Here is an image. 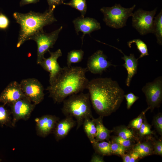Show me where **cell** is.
Masks as SVG:
<instances>
[{"instance_id": "1", "label": "cell", "mask_w": 162, "mask_h": 162, "mask_svg": "<svg viewBox=\"0 0 162 162\" xmlns=\"http://www.w3.org/2000/svg\"><path fill=\"white\" fill-rule=\"evenodd\" d=\"M86 89L93 108L99 116L103 117L117 110L124 98V90L110 78L93 79L89 81Z\"/></svg>"}, {"instance_id": "2", "label": "cell", "mask_w": 162, "mask_h": 162, "mask_svg": "<svg viewBox=\"0 0 162 162\" xmlns=\"http://www.w3.org/2000/svg\"><path fill=\"white\" fill-rule=\"evenodd\" d=\"M86 68L66 66L54 82L46 89L55 103H60L68 97L82 92L89 82Z\"/></svg>"}, {"instance_id": "3", "label": "cell", "mask_w": 162, "mask_h": 162, "mask_svg": "<svg viewBox=\"0 0 162 162\" xmlns=\"http://www.w3.org/2000/svg\"><path fill=\"white\" fill-rule=\"evenodd\" d=\"M55 8L53 7L49 8L43 13L30 11L26 14L18 12L13 14L14 19L20 28L17 47L21 46L35 34L44 32L43 28L45 26L57 21L53 13Z\"/></svg>"}, {"instance_id": "4", "label": "cell", "mask_w": 162, "mask_h": 162, "mask_svg": "<svg viewBox=\"0 0 162 162\" xmlns=\"http://www.w3.org/2000/svg\"><path fill=\"white\" fill-rule=\"evenodd\" d=\"M63 102L62 113L66 116L75 118L76 122V130L82 125L85 119L93 118L89 93L81 92L79 94L72 95L64 100Z\"/></svg>"}, {"instance_id": "5", "label": "cell", "mask_w": 162, "mask_h": 162, "mask_svg": "<svg viewBox=\"0 0 162 162\" xmlns=\"http://www.w3.org/2000/svg\"><path fill=\"white\" fill-rule=\"evenodd\" d=\"M136 5L130 8L122 7L116 4L111 7H104L100 9L104 15L103 21L109 27L118 29L126 26L128 18L132 16Z\"/></svg>"}, {"instance_id": "6", "label": "cell", "mask_w": 162, "mask_h": 162, "mask_svg": "<svg viewBox=\"0 0 162 162\" xmlns=\"http://www.w3.org/2000/svg\"><path fill=\"white\" fill-rule=\"evenodd\" d=\"M62 26L51 33H47L44 32H38L30 38L29 40L35 41L37 45V63L39 64L44 58L45 54L52 48L62 30Z\"/></svg>"}, {"instance_id": "7", "label": "cell", "mask_w": 162, "mask_h": 162, "mask_svg": "<svg viewBox=\"0 0 162 162\" xmlns=\"http://www.w3.org/2000/svg\"><path fill=\"white\" fill-rule=\"evenodd\" d=\"M157 8L149 11L139 8L132 16V26L142 35L152 33L154 16Z\"/></svg>"}, {"instance_id": "8", "label": "cell", "mask_w": 162, "mask_h": 162, "mask_svg": "<svg viewBox=\"0 0 162 162\" xmlns=\"http://www.w3.org/2000/svg\"><path fill=\"white\" fill-rule=\"evenodd\" d=\"M142 90L151 112L160 107L162 101V77L159 76L153 81L147 83Z\"/></svg>"}, {"instance_id": "9", "label": "cell", "mask_w": 162, "mask_h": 162, "mask_svg": "<svg viewBox=\"0 0 162 162\" xmlns=\"http://www.w3.org/2000/svg\"><path fill=\"white\" fill-rule=\"evenodd\" d=\"M9 105L11 109V126L13 127L20 120H28L36 106L27 97L20 99Z\"/></svg>"}, {"instance_id": "10", "label": "cell", "mask_w": 162, "mask_h": 162, "mask_svg": "<svg viewBox=\"0 0 162 162\" xmlns=\"http://www.w3.org/2000/svg\"><path fill=\"white\" fill-rule=\"evenodd\" d=\"M25 96L35 105L43 100L44 94L43 86L37 79L29 78L22 80L20 83Z\"/></svg>"}, {"instance_id": "11", "label": "cell", "mask_w": 162, "mask_h": 162, "mask_svg": "<svg viewBox=\"0 0 162 162\" xmlns=\"http://www.w3.org/2000/svg\"><path fill=\"white\" fill-rule=\"evenodd\" d=\"M50 56L47 58H44L39 64L45 70L49 73L50 85L52 84L61 72L62 68L57 62L58 58L62 56L60 49L54 52L48 51Z\"/></svg>"}, {"instance_id": "12", "label": "cell", "mask_w": 162, "mask_h": 162, "mask_svg": "<svg viewBox=\"0 0 162 162\" xmlns=\"http://www.w3.org/2000/svg\"><path fill=\"white\" fill-rule=\"evenodd\" d=\"M86 67L88 71L94 74H101L111 66H116L107 60V56L98 50L88 58Z\"/></svg>"}, {"instance_id": "13", "label": "cell", "mask_w": 162, "mask_h": 162, "mask_svg": "<svg viewBox=\"0 0 162 162\" xmlns=\"http://www.w3.org/2000/svg\"><path fill=\"white\" fill-rule=\"evenodd\" d=\"M59 120L55 115H45L35 119L37 135L45 137L53 131L55 126Z\"/></svg>"}, {"instance_id": "14", "label": "cell", "mask_w": 162, "mask_h": 162, "mask_svg": "<svg viewBox=\"0 0 162 162\" xmlns=\"http://www.w3.org/2000/svg\"><path fill=\"white\" fill-rule=\"evenodd\" d=\"M76 33L78 34L81 32L83 34L82 37V43L84 36L89 35L93 32L101 28L100 23L94 18L81 16L74 19L73 21Z\"/></svg>"}, {"instance_id": "15", "label": "cell", "mask_w": 162, "mask_h": 162, "mask_svg": "<svg viewBox=\"0 0 162 162\" xmlns=\"http://www.w3.org/2000/svg\"><path fill=\"white\" fill-rule=\"evenodd\" d=\"M26 97L20 83L14 81L10 83L0 94V103L4 105H9Z\"/></svg>"}, {"instance_id": "16", "label": "cell", "mask_w": 162, "mask_h": 162, "mask_svg": "<svg viewBox=\"0 0 162 162\" xmlns=\"http://www.w3.org/2000/svg\"><path fill=\"white\" fill-rule=\"evenodd\" d=\"M76 125V121L70 116H66L64 118L59 120L53 131L56 141H58L65 138Z\"/></svg>"}, {"instance_id": "17", "label": "cell", "mask_w": 162, "mask_h": 162, "mask_svg": "<svg viewBox=\"0 0 162 162\" xmlns=\"http://www.w3.org/2000/svg\"><path fill=\"white\" fill-rule=\"evenodd\" d=\"M103 43L116 49L123 54L124 56L122 57V58L124 61V63L122 66L126 69L128 74L126 84L127 86H129L133 77L137 73L139 59L135 58L134 54L131 53L129 56H127L124 54L121 50L111 45Z\"/></svg>"}, {"instance_id": "18", "label": "cell", "mask_w": 162, "mask_h": 162, "mask_svg": "<svg viewBox=\"0 0 162 162\" xmlns=\"http://www.w3.org/2000/svg\"><path fill=\"white\" fill-rule=\"evenodd\" d=\"M103 117L99 116L97 118H94L95 124L96 132L95 140L100 142L108 140L110 137L112 130H110L104 125L103 121Z\"/></svg>"}, {"instance_id": "19", "label": "cell", "mask_w": 162, "mask_h": 162, "mask_svg": "<svg viewBox=\"0 0 162 162\" xmlns=\"http://www.w3.org/2000/svg\"><path fill=\"white\" fill-rule=\"evenodd\" d=\"M94 118H87L84 119L82 125L86 135L91 143L95 140L96 132Z\"/></svg>"}, {"instance_id": "20", "label": "cell", "mask_w": 162, "mask_h": 162, "mask_svg": "<svg viewBox=\"0 0 162 162\" xmlns=\"http://www.w3.org/2000/svg\"><path fill=\"white\" fill-rule=\"evenodd\" d=\"M132 149L139 154L140 158L153 154L152 144L149 142H138L133 146Z\"/></svg>"}, {"instance_id": "21", "label": "cell", "mask_w": 162, "mask_h": 162, "mask_svg": "<svg viewBox=\"0 0 162 162\" xmlns=\"http://www.w3.org/2000/svg\"><path fill=\"white\" fill-rule=\"evenodd\" d=\"M91 143L96 153L102 156L112 154L110 143L105 141L98 142L95 140Z\"/></svg>"}, {"instance_id": "22", "label": "cell", "mask_w": 162, "mask_h": 162, "mask_svg": "<svg viewBox=\"0 0 162 162\" xmlns=\"http://www.w3.org/2000/svg\"><path fill=\"white\" fill-rule=\"evenodd\" d=\"M152 33L155 35L158 44L162 45V10L154 17Z\"/></svg>"}, {"instance_id": "23", "label": "cell", "mask_w": 162, "mask_h": 162, "mask_svg": "<svg viewBox=\"0 0 162 162\" xmlns=\"http://www.w3.org/2000/svg\"><path fill=\"white\" fill-rule=\"evenodd\" d=\"M112 131L117 136L124 139L134 141L136 139L133 130L124 126L116 127L113 128Z\"/></svg>"}, {"instance_id": "24", "label": "cell", "mask_w": 162, "mask_h": 162, "mask_svg": "<svg viewBox=\"0 0 162 162\" xmlns=\"http://www.w3.org/2000/svg\"><path fill=\"white\" fill-rule=\"evenodd\" d=\"M84 55V52L81 49L73 50L69 52L67 56V66L70 67L73 63L81 62Z\"/></svg>"}, {"instance_id": "25", "label": "cell", "mask_w": 162, "mask_h": 162, "mask_svg": "<svg viewBox=\"0 0 162 162\" xmlns=\"http://www.w3.org/2000/svg\"><path fill=\"white\" fill-rule=\"evenodd\" d=\"M135 43L137 48L140 53V55L138 59L149 55L147 45L141 40L140 39H135L130 40L127 42V44L129 48H131V44Z\"/></svg>"}, {"instance_id": "26", "label": "cell", "mask_w": 162, "mask_h": 162, "mask_svg": "<svg viewBox=\"0 0 162 162\" xmlns=\"http://www.w3.org/2000/svg\"><path fill=\"white\" fill-rule=\"evenodd\" d=\"M63 3L76 9L80 12L81 16L84 17L87 10L86 0H71L69 2Z\"/></svg>"}, {"instance_id": "27", "label": "cell", "mask_w": 162, "mask_h": 162, "mask_svg": "<svg viewBox=\"0 0 162 162\" xmlns=\"http://www.w3.org/2000/svg\"><path fill=\"white\" fill-rule=\"evenodd\" d=\"M11 112L5 107L4 105H0V126H12V118L10 116Z\"/></svg>"}, {"instance_id": "28", "label": "cell", "mask_w": 162, "mask_h": 162, "mask_svg": "<svg viewBox=\"0 0 162 162\" xmlns=\"http://www.w3.org/2000/svg\"><path fill=\"white\" fill-rule=\"evenodd\" d=\"M149 110V108L148 107L142 111L137 117L131 120L128 124V128L138 130L143 122L145 113Z\"/></svg>"}, {"instance_id": "29", "label": "cell", "mask_w": 162, "mask_h": 162, "mask_svg": "<svg viewBox=\"0 0 162 162\" xmlns=\"http://www.w3.org/2000/svg\"><path fill=\"white\" fill-rule=\"evenodd\" d=\"M151 126L149 124L145 116L143 122L139 129L138 130V134L140 137L142 138L153 134L151 130Z\"/></svg>"}, {"instance_id": "30", "label": "cell", "mask_w": 162, "mask_h": 162, "mask_svg": "<svg viewBox=\"0 0 162 162\" xmlns=\"http://www.w3.org/2000/svg\"><path fill=\"white\" fill-rule=\"evenodd\" d=\"M110 146L112 154L122 157L125 154V152L129 149L114 142L110 143Z\"/></svg>"}, {"instance_id": "31", "label": "cell", "mask_w": 162, "mask_h": 162, "mask_svg": "<svg viewBox=\"0 0 162 162\" xmlns=\"http://www.w3.org/2000/svg\"><path fill=\"white\" fill-rule=\"evenodd\" d=\"M152 124L158 134L162 136V114L161 113H159L154 116Z\"/></svg>"}, {"instance_id": "32", "label": "cell", "mask_w": 162, "mask_h": 162, "mask_svg": "<svg viewBox=\"0 0 162 162\" xmlns=\"http://www.w3.org/2000/svg\"><path fill=\"white\" fill-rule=\"evenodd\" d=\"M134 141L125 140L117 136H113L112 138V142L117 143L124 147L129 148L133 146Z\"/></svg>"}, {"instance_id": "33", "label": "cell", "mask_w": 162, "mask_h": 162, "mask_svg": "<svg viewBox=\"0 0 162 162\" xmlns=\"http://www.w3.org/2000/svg\"><path fill=\"white\" fill-rule=\"evenodd\" d=\"M124 97L127 102V108L128 110L130 108L133 104L139 98L138 97L132 92L124 94Z\"/></svg>"}, {"instance_id": "34", "label": "cell", "mask_w": 162, "mask_h": 162, "mask_svg": "<svg viewBox=\"0 0 162 162\" xmlns=\"http://www.w3.org/2000/svg\"><path fill=\"white\" fill-rule=\"evenodd\" d=\"M152 144L153 154L162 156V141L159 139L155 141Z\"/></svg>"}, {"instance_id": "35", "label": "cell", "mask_w": 162, "mask_h": 162, "mask_svg": "<svg viewBox=\"0 0 162 162\" xmlns=\"http://www.w3.org/2000/svg\"><path fill=\"white\" fill-rule=\"evenodd\" d=\"M9 23V20L7 17L0 12V30H6L8 28Z\"/></svg>"}, {"instance_id": "36", "label": "cell", "mask_w": 162, "mask_h": 162, "mask_svg": "<svg viewBox=\"0 0 162 162\" xmlns=\"http://www.w3.org/2000/svg\"><path fill=\"white\" fill-rule=\"evenodd\" d=\"M90 162H104L105 161L102 156L95 152L92 156Z\"/></svg>"}, {"instance_id": "37", "label": "cell", "mask_w": 162, "mask_h": 162, "mask_svg": "<svg viewBox=\"0 0 162 162\" xmlns=\"http://www.w3.org/2000/svg\"><path fill=\"white\" fill-rule=\"evenodd\" d=\"M47 2L49 5V8L56 7V6L63 2L62 0H47Z\"/></svg>"}, {"instance_id": "38", "label": "cell", "mask_w": 162, "mask_h": 162, "mask_svg": "<svg viewBox=\"0 0 162 162\" xmlns=\"http://www.w3.org/2000/svg\"><path fill=\"white\" fill-rule=\"evenodd\" d=\"M130 154V162H137L138 159L140 158L139 154L135 151H133Z\"/></svg>"}, {"instance_id": "39", "label": "cell", "mask_w": 162, "mask_h": 162, "mask_svg": "<svg viewBox=\"0 0 162 162\" xmlns=\"http://www.w3.org/2000/svg\"><path fill=\"white\" fill-rule=\"evenodd\" d=\"M39 1V0H21L20 4V6L31 3H36Z\"/></svg>"}, {"instance_id": "40", "label": "cell", "mask_w": 162, "mask_h": 162, "mask_svg": "<svg viewBox=\"0 0 162 162\" xmlns=\"http://www.w3.org/2000/svg\"><path fill=\"white\" fill-rule=\"evenodd\" d=\"M122 157L123 162H130V154H125Z\"/></svg>"}, {"instance_id": "41", "label": "cell", "mask_w": 162, "mask_h": 162, "mask_svg": "<svg viewBox=\"0 0 162 162\" xmlns=\"http://www.w3.org/2000/svg\"><path fill=\"white\" fill-rule=\"evenodd\" d=\"M1 159H0V161H1Z\"/></svg>"}, {"instance_id": "42", "label": "cell", "mask_w": 162, "mask_h": 162, "mask_svg": "<svg viewBox=\"0 0 162 162\" xmlns=\"http://www.w3.org/2000/svg\"><path fill=\"white\" fill-rule=\"evenodd\" d=\"M63 1L64 0H62Z\"/></svg>"}]
</instances>
